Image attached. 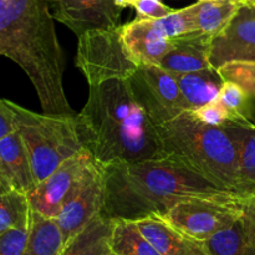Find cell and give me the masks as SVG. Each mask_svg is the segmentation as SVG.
Segmentation results:
<instances>
[{"instance_id":"obj_25","label":"cell","mask_w":255,"mask_h":255,"mask_svg":"<svg viewBox=\"0 0 255 255\" xmlns=\"http://www.w3.org/2000/svg\"><path fill=\"white\" fill-rule=\"evenodd\" d=\"M223 81L237 82L251 97H255V60L232 61L217 69Z\"/></svg>"},{"instance_id":"obj_23","label":"cell","mask_w":255,"mask_h":255,"mask_svg":"<svg viewBox=\"0 0 255 255\" xmlns=\"http://www.w3.org/2000/svg\"><path fill=\"white\" fill-rule=\"evenodd\" d=\"M31 206L24 192L11 191L0 193V233L11 228H29Z\"/></svg>"},{"instance_id":"obj_21","label":"cell","mask_w":255,"mask_h":255,"mask_svg":"<svg viewBox=\"0 0 255 255\" xmlns=\"http://www.w3.org/2000/svg\"><path fill=\"white\" fill-rule=\"evenodd\" d=\"M64 248V238L56 219L31 209L29 241L22 255H61Z\"/></svg>"},{"instance_id":"obj_1","label":"cell","mask_w":255,"mask_h":255,"mask_svg":"<svg viewBox=\"0 0 255 255\" xmlns=\"http://www.w3.org/2000/svg\"><path fill=\"white\" fill-rule=\"evenodd\" d=\"M76 119L85 149L104 166L167 157L156 125L137 101L128 80L89 86L86 104Z\"/></svg>"},{"instance_id":"obj_3","label":"cell","mask_w":255,"mask_h":255,"mask_svg":"<svg viewBox=\"0 0 255 255\" xmlns=\"http://www.w3.org/2000/svg\"><path fill=\"white\" fill-rule=\"evenodd\" d=\"M106 192L102 214L136 222L163 216L189 197L238 198L171 157L105 166Z\"/></svg>"},{"instance_id":"obj_9","label":"cell","mask_w":255,"mask_h":255,"mask_svg":"<svg viewBox=\"0 0 255 255\" xmlns=\"http://www.w3.org/2000/svg\"><path fill=\"white\" fill-rule=\"evenodd\" d=\"M128 81L137 101L156 126L184 111L181 90L173 72L159 65H143Z\"/></svg>"},{"instance_id":"obj_7","label":"cell","mask_w":255,"mask_h":255,"mask_svg":"<svg viewBox=\"0 0 255 255\" xmlns=\"http://www.w3.org/2000/svg\"><path fill=\"white\" fill-rule=\"evenodd\" d=\"M243 214L239 198L189 197L174 204L161 216L182 233L204 242L218 232L233 226Z\"/></svg>"},{"instance_id":"obj_32","label":"cell","mask_w":255,"mask_h":255,"mask_svg":"<svg viewBox=\"0 0 255 255\" xmlns=\"http://www.w3.org/2000/svg\"><path fill=\"white\" fill-rule=\"evenodd\" d=\"M244 203L247 204L248 207H251L252 209L255 212V196L252 197V198H248V199H244Z\"/></svg>"},{"instance_id":"obj_29","label":"cell","mask_w":255,"mask_h":255,"mask_svg":"<svg viewBox=\"0 0 255 255\" xmlns=\"http://www.w3.org/2000/svg\"><path fill=\"white\" fill-rule=\"evenodd\" d=\"M136 10V19L152 20L162 19L174 11V9L167 6L162 0H139L134 6Z\"/></svg>"},{"instance_id":"obj_17","label":"cell","mask_w":255,"mask_h":255,"mask_svg":"<svg viewBox=\"0 0 255 255\" xmlns=\"http://www.w3.org/2000/svg\"><path fill=\"white\" fill-rule=\"evenodd\" d=\"M173 40V49L163 57L159 66L173 74L213 69L209 62V45L212 39L196 31Z\"/></svg>"},{"instance_id":"obj_2","label":"cell","mask_w":255,"mask_h":255,"mask_svg":"<svg viewBox=\"0 0 255 255\" xmlns=\"http://www.w3.org/2000/svg\"><path fill=\"white\" fill-rule=\"evenodd\" d=\"M49 0H0V54L26 74L45 114L76 115L64 90L65 56Z\"/></svg>"},{"instance_id":"obj_30","label":"cell","mask_w":255,"mask_h":255,"mask_svg":"<svg viewBox=\"0 0 255 255\" xmlns=\"http://www.w3.org/2000/svg\"><path fill=\"white\" fill-rule=\"evenodd\" d=\"M16 131V119H15L14 111L7 104V99H1L0 101V139Z\"/></svg>"},{"instance_id":"obj_10","label":"cell","mask_w":255,"mask_h":255,"mask_svg":"<svg viewBox=\"0 0 255 255\" xmlns=\"http://www.w3.org/2000/svg\"><path fill=\"white\" fill-rule=\"evenodd\" d=\"M105 166L97 162L74 197L61 209L56 222L67 246L92 219L102 214L105 207Z\"/></svg>"},{"instance_id":"obj_26","label":"cell","mask_w":255,"mask_h":255,"mask_svg":"<svg viewBox=\"0 0 255 255\" xmlns=\"http://www.w3.org/2000/svg\"><path fill=\"white\" fill-rule=\"evenodd\" d=\"M249 95L237 82L224 81L218 100L237 119H251L249 115Z\"/></svg>"},{"instance_id":"obj_8","label":"cell","mask_w":255,"mask_h":255,"mask_svg":"<svg viewBox=\"0 0 255 255\" xmlns=\"http://www.w3.org/2000/svg\"><path fill=\"white\" fill-rule=\"evenodd\" d=\"M96 163L97 161L87 149L65 161L27 193L32 211L47 218H56L65 204L76 194Z\"/></svg>"},{"instance_id":"obj_31","label":"cell","mask_w":255,"mask_h":255,"mask_svg":"<svg viewBox=\"0 0 255 255\" xmlns=\"http://www.w3.org/2000/svg\"><path fill=\"white\" fill-rule=\"evenodd\" d=\"M114 1L117 6L125 9V7H134L139 0H114Z\"/></svg>"},{"instance_id":"obj_28","label":"cell","mask_w":255,"mask_h":255,"mask_svg":"<svg viewBox=\"0 0 255 255\" xmlns=\"http://www.w3.org/2000/svg\"><path fill=\"white\" fill-rule=\"evenodd\" d=\"M29 228H11L0 233V255L24 254L29 241Z\"/></svg>"},{"instance_id":"obj_11","label":"cell","mask_w":255,"mask_h":255,"mask_svg":"<svg viewBox=\"0 0 255 255\" xmlns=\"http://www.w3.org/2000/svg\"><path fill=\"white\" fill-rule=\"evenodd\" d=\"M255 59V5L239 9L231 24L209 45V62L214 70L232 61Z\"/></svg>"},{"instance_id":"obj_33","label":"cell","mask_w":255,"mask_h":255,"mask_svg":"<svg viewBox=\"0 0 255 255\" xmlns=\"http://www.w3.org/2000/svg\"><path fill=\"white\" fill-rule=\"evenodd\" d=\"M246 5H255V0H242Z\"/></svg>"},{"instance_id":"obj_4","label":"cell","mask_w":255,"mask_h":255,"mask_svg":"<svg viewBox=\"0 0 255 255\" xmlns=\"http://www.w3.org/2000/svg\"><path fill=\"white\" fill-rule=\"evenodd\" d=\"M156 127L167 157L236 194L238 156L224 127L206 124L191 111L181 112Z\"/></svg>"},{"instance_id":"obj_34","label":"cell","mask_w":255,"mask_h":255,"mask_svg":"<svg viewBox=\"0 0 255 255\" xmlns=\"http://www.w3.org/2000/svg\"><path fill=\"white\" fill-rule=\"evenodd\" d=\"M110 255H119V254L115 253V252H111V254H110Z\"/></svg>"},{"instance_id":"obj_20","label":"cell","mask_w":255,"mask_h":255,"mask_svg":"<svg viewBox=\"0 0 255 255\" xmlns=\"http://www.w3.org/2000/svg\"><path fill=\"white\" fill-rule=\"evenodd\" d=\"M243 5L242 0H209L194 2L197 30L213 40L231 24Z\"/></svg>"},{"instance_id":"obj_16","label":"cell","mask_w":255,"mask_h":255,"mask_svg":"<svg viewBox=\"0 0 255 255\" xmlns=\"http://www.w3.org/2000/svg\"><path fill=\"white\" fill-rule=\"evenodd\" d=\"M134 223L162 255H209L204 242L182 233L161 216L153 214Z\"/></svg>"},{"instance_id":"obj_36","label":"cell","mask_w":255,"mask_h":255,"mask_svg":"<svg viewBox=\"0 0 255 255\" xmlns=\"http://www.w3.org/2000/svg\"><path fill=\"white\" fill-rule=\"evenodd\" d=\"M242 202H243V201H242ZM243 203H244V202H243ZM249 208H251V207H249ZM252 209V208H251ZM252 211H253V209H252ZM254 212V211H253ZM254 214H255V212H254Z\"/></svg>"},{"instance_id":"obj_35","label":"cell","mask_w":255,"mask_h":255,"mask_svg":"<svg viewBox=\"0 0 255 255\" xmlns=\"http://www.w3.org/2000/svg\"><path fill=\"white\" fill-rule=\"evenodd\" d=\"M197 1H209V0H197Z\"/></svg>"},{"instance_id":"obj_14","label":"cell","mask_w":255,"mask_h":255,"mask_svg":"<svg viewBox=\"0 0 255 255\" xmlns=\"http://www.w3.org/2000/svg\"><path fill=\"white\" fill-rule=\"evenodd\" d=\"M36 186L31 161L19 132L0 139V193L11 189L30 193Z\"/></svg>"},{"instance_id":"obj_13","label":"cell","mask_w":255,"mask_h":255,"mask_svg":"<svg viewBox=\"0 0 255 255\" xmlns=\"http://www.w3.org/2000/svg\"><path fill=\"white\" fill-rule=\"evenodd\" d=\"M120 31L127 54L138 66L159 65L174 46V40L164 36L151 20L134 19L120 25Z\"/></svg>"},{"instance_id":"obj_24","label":"cell","mask_w":255,"mask_h":255,"mask_svg":"<svg viewBox=\"0 0 255 255\" xmlns=\"http://www.w3.org/2000/svg\"><path fill=\"white\" fill-rule=\"evenodd\" d=\"M151 21L168 39H177L179 36L198 31L194 4L183 9L174 10L162 19H152Z\"/></svg>"},{"instance_id":"obj_15","label":"cell","mask_w":255,"mask_h":255,"mask_svg":"<svg viewBox=\"0 0 255 255\" xmlns=\"http://www.w3.org/2000/svg\"><path fill=\"white\" fill-rule=\"evenodd\" d=\"M238 156L236 194L239 199L255 196V124L251 119H234L224 126Z\"/></svg>"},{"instance_id":"obj_6","label":"cell","mask_w":255,"mask_h":255,"mask_svg":"<svg viewBox=\"0 0 255 255\" xmlns=\"http://www.w3.org/2000/svg\"><path fill=\"white\" fill-rule=\"evenodd\" d=\"M75 64L89 86L115 79L128 80L139 67L127 54L120 26L91 30L80 35Z\"/></svg>"},{"instance_id":"obj_12","label":"cell","mask_w":255,"mask_h":255,"mask_svg":"<svg viewBox=\"0 0 255 255\" xmlns=\"http://www.w3.org/2000/svg\"><path fill=\"white\" fill-rule=\"evenodd\" d=\"M55 20L77 37L97 29L120 26L122 9L114 0H49Z\"/></svg>"},{"instance_id":"obj_18","label":"cell","mask_w":255,"mask_h":255,"mask_svg":"<svg viewBox=\"0 0 255 255\" xmlns=\"http://www.w3.org/2000/svg\"><path fill=\"white\" fill-rule=\"evenodd\" d=\"M183 100L184 111H194L203 105L218 100L223 80L217 70L174 74Z\"/></svg>"},{"instance_id":"obj_5","label":"cell","mask_w":255,"mask_h":255,"mask_svg":"<svg viewBox=\"0 0 255 255\" xmlns=\"http://www.w3.org/2000/svg\"><path fill=\"white\" fill-rule=\"evenodd\" d=\"M16 119L36 183L44 181L65 161L84 151L76 115L35 112L7 100Z\"/></svg>"},{"instance_id":"obj_22","label":"cell","mask_w":255,"mask_h":255,"mask_svg":"<svg viewBox=\"0 0 255 255\" xmlns=\"http://www.w3.org/2000/svg\"><path fill=\"white\" fill-rule=\"evenodd\" d=\"M112 252L119 255H162L132 221L115 219Z\"/></svg>"},{"instance_id":"obj_27","label":"cell","mask_w":255,"mask_h":255,"mask_svg":"<svg viewBox=\"0 0 255 255\" xmlns=\"http://www.w3.org/2000/svg\"><path fill=\"white\" fill-rule=\"evenodd\" d=\"M197 119H199L201 121L206 122V124L212 125V126H224L227 122H229L231 120L237 119L236 116L229 112V110L222 104L219 100L216 101H212L209 104L203 105V106L198 107L194 111H191Z\"/></svg>"},{"instance_id":"obj_37","label":"cell","mask_w":255,"mask_h":255,"mask_svg":"<svg viewBox=\"0 0 255 255\" xmlns=\"http://www.w3.org/2000/svg\"><path fill=\"white\" fill-rule=\"evenodd\" d=\"M254 60H255V59H254Z\"/></svg>"},{"instance_id":"obj_19","label":"cell","mask_w":255,"mask_h":255,"mask_svg":"<svg viewBox=\"0 0 255 255\" xmlns=\"http://www.w3.org/2000/svg\"><path fill=\"white\" fill-rule=\"evenodd\" d=\"M114 227L115 219L100 214L65 246L61 255H110Z\"/></svg>"}]
</instances>
